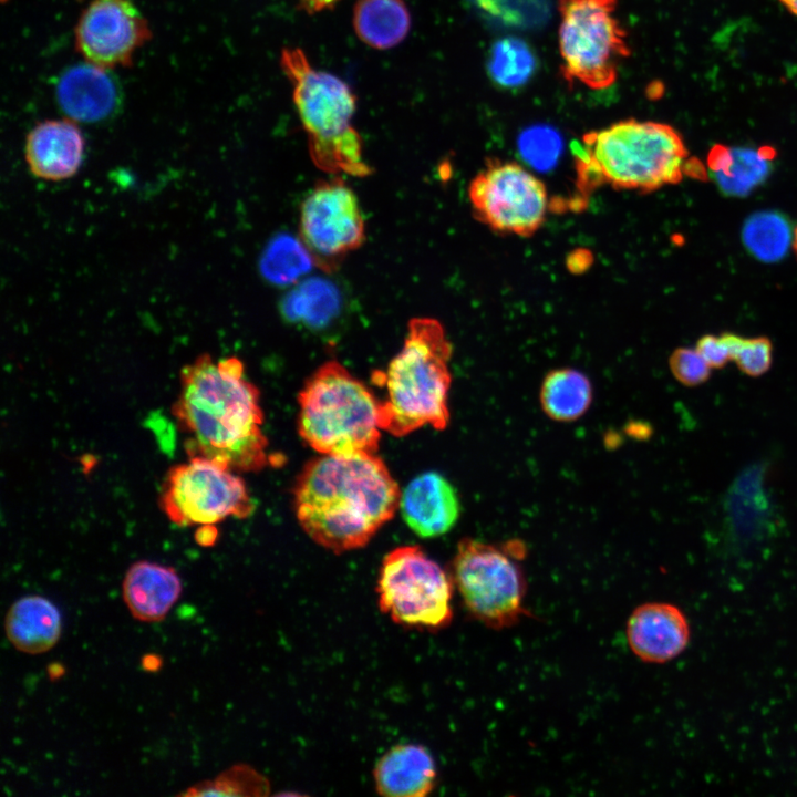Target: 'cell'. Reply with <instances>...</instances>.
<instances>
[{
  "label": "cell",
  "instance_id": "cell-2",
  "mask_svg": "<svg viewBox=\"0 0 797 797\" xmlns=\"http://www.w3.org/2000/svg\"><path fill=\"white\" fill-rule=\"evenodd\" d=\"M400 499L396 482L374 453L322 454L303 466L293 487L300 526L334 553L364 547L392 519Z\"/></svg>",
  "mask_w": 797,
  "mask_h": 797
},
{
  "label": "cell",
  "instance_id": "cell-22",
  "mask_svg": "<svg viewBox=\"0 0 797 797\" xmlns=\"http://www.w3.org/2000/svg\"><path fill=\"white\" fill-rule=\"evenodd\" d=\"M772 153L770 148H729L715 145L708 154V167L722 192L743 196L766 178Z\"/></svg>",
  "mask_w": 797,
  "mask_h": 797
},
{
  "label": "cell",
  "instance_id": "cell-11",
  "mask_svg": "<svg viewBox=\"0 0 797 797\" xmlns=\"http://www.w3.org/2000/svg\"><path fill=\"white\" fill-rule=\"evenodd\" d=\"M468 197L477 218L491 229L529 237L542 225L545 184L515 162H494L470 182Z\"/></svg>",
  "mask_w": 797,
  "mask_h": 797
},
{
  "label": "cell",
  "instance_id": "cell-32",
  "mask_svg": "<svg viewBox=\"0 0 797 797\" xmlns=\"http://www.w3.org/2000/svg\"><path fill=\"white\" fill-rule=\"evenodd\" d=\"M672 375L687 387L702 385L711 377L712 368L694 348H677L669 359Z\"/></svg>",
  "mask_w": 797,
  "mask_h": 797
},
{
  "label": "cell",
  "instance_id": "cell-26",
  "mask_svg": "<svg viewBox=\"0 0 797 797\" xmlns=\"http://www.w3.org/2000/svg\"><path fill=\"white\" fill-rule=\"evenodd\" d=\"M536 69V58L521 39L508 37L498 40L490 50L488 73L500 86L514 89L524 85Z\"/></svg>",
  "mask_w": 797,
  "mask_h": 797
},
{
  "label": "cell",
  "instance_id": "cell-6",
  "mask_svg": "<svg viewBox=\"0 0 797 797\" xmlns=\"http://www.w3.org/2000/svg\"><path fill=\"white\" fill-rule=\"evenodd\" d=\"M301 438L324 455L375 453L381 437L380 401L341 363L328 361L298 396Z\"/></svg>",
  "mask_w": 797,
  "mask_h": 797
},
{
  "label": "cell",
  "instance_id": "cell-15",
  "mask_svg": "<svg viewBox=\"0 0 797 797\" xmlns=\"http://www.w3.org/2000/svg\"><path fill=\"white\" fill-rule=\"evenodd\" d=\"M690 635L684 612L666 602L641 604L627 624L630 649L648 663H665L677 658L687 648Z\"/></svg>",
  "mask_w": 797,
  "mask_h": 797
},
{
  "label": "cell",
  "instance_id": "cell-36",
  "mask_svg": "<svg viewBox=\"0 0 797 797\" xmlns=\"http://www.w3.org/2000/svg\"><path fill=\"white\" fill-rule=\"evenodd\" d=\"M161 658L156 654H146L142 660V666L146 671L155 672L161 667Z\"/></svg>",
  "mask_w": 797,
  "mask_h": 797
},
{
  "label": "cell",
  "instance_id": "cell-31",
  "mask_svg": "<svg viewBox=\"0 0 797 797\" xmlns=\"http://www.w3.org/2000/svg\"><path fill=\"white\" fill-rule=\"evenodd\" d=\"M486 14L511 25H530L544 12V0H470Z\"/></svg>",
  "mask_w": 797,
  "mask_h": 797
},
{
  "label": "cell",
  "instance_id": "cell-4",
  "mask_svg": "<svg viewBox=\"0 0 797 797\" xmlns=\"http://www.w3.org/2000/svg\"><path fill=\"white\" fill-rule=\"evenodd\" d=\"M580 186L609 184L618 189L652 192L679 183L689 152L671 125L624 120L582 137L576 144Z\"/></svg>",
  "mask_w": 797,
  "mask_h": 797
},
{
  "label": "cell",
  "instance_id": "cell-25",
  "mask_svg": "<svg viewBox=\"0 0 797 797\" xmlns=\"http://www.w3.org/2000/svg\"><path fill=\"white\" fill-rule=\"evenodd\" d=\"M313 265V259L300 238L281 234L267 245L260 259V271L269 282L290 284L308 273Z\"/></svg>",
  "mask_w": 797,
  "mask_h": 797
},
{
  "label": "cell",
  "instance_id": "cell-29",
  "mask_svg": "<svg viewBox=\"0 0 797 797\" xmlns=\"http://www.w3.org/2000/svg\"><path fill=\"white\" fill-rule=\"evenodd\" d=\"M731 359L746 375L758 377L764 375L773 363V344L767 337L745 338L732 332L723 333Z\"/></svg>",
  "mask_w": 797,
  "mask_h": 797
},
{
  "label": "cell",
  "instance_id": "cell-12",
  "mask_svg": "<svg viewBox=\"0 0 797 797\" xmlns=\"http://www.w3.org/2000/svg\"><path fill=\"white\" fill-rule=\"evenodd\" d=\"M299 234L314 265L327 272L362 246L365 226L359 200L341 178L319 182L304 198Z\"/></svg>",
  "mask_w": 797,
  "mask_h": 797
},
{
  "label": "cell",
  "instance_id": "cell-14",
  "mask_svg": "<svg viewBox=\"0 0 797 797\" xmlns=\"http://www.w3.org/2000/svg\"><path fill=\"white\" fill-rule=\"evenodd\" d=\"M54 96L65 117L85 124L113 118L121 111L124 97L111 69L87 61L70 65L60 73Z\"/></svg>",
  "mask_w": 797,
  "mask_h": 797
},
{
  "label": "cell",
  "instance_id": "cell-8",
  "mask_svg": "<svg viewBox=\"0 0 797 797\" xmlns=\"http://www.w3.org/2000/svg\"><path fill=\"white\" fill-rule=\"evenodd\" d=\"M517 550L515 544L498 547L469 538L457 546L452 562L454 586L470 615L489 628L511 627L527 613Z\"/></svg>",
  "mask_w": 797,
  "mask_h": 797
},
{
  "label": "cell",
  "instance_id": "cell-13",
  "mask_svg": "<svg viewBox=\"0 0 797 797\" xmlns=\"http://www.w3.org/2000/svg\"><path fill=\"white\" fill-rule=\"evenodd\" d=\"M149 38L147 21L132 0H91L75 27L77 51L106 69L131 64Z\"/></svg>",
  "mask_w": 797,
  "mask_h": 797
},
{
  "label": "cell",
  "instance_id": "cell-18",
  "mask_svg": "<svg viewBox=\"0 0 797 797\" xmlns=\"http://www.w3.org/2000/svg\"><path fill=\"white\" fill-rule=\"evenodd\" d=\"M182 589L180 578L174 568L147 560L133 563L122 584L127 609L143 622L162 621L180 597Z\"/></svg>",
  "mask_w": 797,
  "mask_h": 797
},
{
  "label": "cell",
  "instance_id": "cell-5",
  "mask_svg": "<svg viewBox=\"0 0 797 797\" xmlns=\"http://www.w3.org/2000/svg\"><path fill=\"white\" fill-rule=\"evenodd\" d=\"M280 65L308 137L314 165L329 174H371L363 161L362 137L353 126L356 96L339 76L315 69L300 48H284Z\"/></svg>",
  "mask_w": 797,
  "mask_h": 797
},
{
  "label": "cell",
  "instance_id": "cell-38",
  "mask_svg": "<svg viewBox=\"0 0 797 797\" xmlns=\"http://www.w3.org/2000/svg\"><path fill=\"white\" fill-rule=\"evenodd\" d=\"M793 247H794V249H795V251H796V253H797V227H796L795 230H794Z\"/></svg>",
  "mask_w": 797,
  "mask_h": 797
},
{
  "label": "cell",
  "instance_id": "cell-21",
  "mask_svg": "<svg viewBox=\"0 0 797 797\" xmlns=\"http://www.w3.org/2000/svg\"><path fill=\"white\" fill-rule=\"evenodd\" d=\"M353 29L368 46L389 50L398 45L411 29V13L404 0H356Z\"/></svg>",
  "mask_w": 797,
  "mask_h": 797
},
{
  "label": "cell",
  "instance_id": "cell-30",
  "mask_svg": "<svg viewBox=\"0 0 797 797\" xmlns=\"http://www.w3.org/2000/svg\"><path fill=\"white\" fill-rule=\"evenodd\" d=\"M561 144L557 131L546 125L529 127L518 139L521 156L532 167L540 169L555 165L561 152Z\"/></svg>",
  "mask_w": 797,
  "mask_h": 797
},
{
  "label": "cell",
  "instance_id": "cell-34",
  "mask_svg": "<svg viewBox=\"0 0 797 797\" xmlns=\"http://www.w3.org/2000/svg\"><path fill=\"white\" fill-rule=\"evenodd\" d=\"M299 7L309 14L333 9L341 0H296Z\"/></svg>",
  "mask_w": 797,
  "mask_h": 797
},
{
  "label": "cell",
  "instance_id": "cell-27",
  "mask_svg": "<svg viewBox=\"0 0 797 797\" xmlns=\"http://www.w3.org/2000/svg\"><path fill=\"white\" fill-rule=\"evenodd\" d=\"M743 240L752 255L764 261L778 260L793 244L787 220L775 213L752 216L744 226Z\"/></svg>",
  "mask_w": 797,
  "mask_h": 797
},
{
  "label": "cell",
  "instance_id": "cell-16",
  "mask_svg": "<svg viewBox=\"0 0 797 797\" xmlns=\"http://www.w3.org/2000/svg\"><path fill=\"white\" fill-rule=\"evenodd\" d=\"M84 136L76 122L65 117L45 120L27 135L25 162L38 178L60 182L74 176L84 156Z\"/></svg>",
  "mask_w": 797,
  "mask_h": 797
},
{
  "label": "cell",
  "instance_id": "cell-23",
  "mask_svg": "<svg viewBox=\"0 0 797 797\" xmlns=\"http://www.w3.org/2000/svg\"><path fill=\"white\" fill-rule=\"evenodd\" d=\"M591 402V382L576 369L561 368L550 371L541 383V408L555 421L571 422L579 418Z\"/></svg>",
  "mask_w": 797,
  "mask_h": 797
},
{
  "label": "cell",
  "instance_id": "cell-17",
  "mask_svg": "<svg viewBox=\"0 0 797 797\" xmlns=\"http://www.w3.org/2000/svg\"><path fill=\"white\" fill-rule=\"evenodd\" d=\"M400 507L405 522L423 538L446 534L460 514L455 488L435 472L423 473L411 480L401 493Z\"/></svg>",
  "mask_w": 797,
  "mask_h": 797
},
{
  "label": "cell",
  "instance_id": "cell-10",
  "mask_svg": "<svg viewBox=\"0 0 797 797\" xmlns=\"http://www.w3.org/2000/svg\"><path fill=\"white\" fill-rule=\"evenodd\" d=\"M161 505L178 526L215 525L227 517L245 518L253 510L242 479L205 457L192 456L169 469Z\"/></svg>",
  "mask_w": 797,
  "mask_h": 797
},
{
  "label": "cell",
  "instance_id": "cell-3",
  "mask_svg": "<svg viewBox=\"0 0 797 797\" xmlns=\"http://www.w3.org/2000/svg\"><path fill=\"white\" fill-rule=\"evenodd\" d=\"M451 355L452 345L437 320L415 318L408 322L401 351L386 371L373 374L374 382L386 391L380 401L383 431L401 437L424 425L438 431L447 426Z\"/></svg>",
  "mask_w": 797,
  "mask_h": 797
},
{
  "label": "cell",
  "instance_id": "cell-33",
  "mask_svg": "<svg viewBox=\"0 0 797 797\" xmlns=\"http://www.w3.org/2000/svg\"><path fill=\"white\" fill-rule=\"evenodd\" d=\"M695 349L712 369H721L732 361L731 351L723 333L702 335L697 340Z\"/></svg>",
  "mask_w": 797,
  "mask_h": 797
},
{
  "label": "cell",
  "instance_id": "cell-37",
  "mask_svg": "<svg viewBox=\"0 0 797 797\" xmlns=\"http://www.w3.org/2000/svg\"><path fill=\"white\" fill-rule=\"evenodd\" d=\"M786 9L797 17V0H779Z\"/></svg>",
  "mask_w": 797,
  "mask_h": 797
},
{
  "label": "cell",
  "instance_id": "cell-20",
  "mask_svg": "<svg viewBox=\"0 0 797 797\" xmlns=\"http://www.w3.org/2000/svg\"><path fill=\"white\" fill-rule=\"evenodd\" d=\"M62 630L61 614L49 599L38 594L21 597L8 609L4 632L9 642L20 652L41 654L59 641Z\"/></svg>",
  "mask_w": 797,
  "mask_h": 797
},
{
  "label": "cell",
  "instance_id": "cell-1",
  "mask_svg": "<svg viewBox=\"0 0 797 797\" xmlns=\"http://www.w3.org/2000/svg\"><path fill=\"white\" fill-rule=\"evenodd\" d=\"M186 449L234 472H256L269 463L258 389L237 358L199 355L184 366L173 407Z\"/></svg>",
  "mask_w": 797,
  "mask_h": 797
},
{
  "label": "cell",
  "instance_id": "cell-35",
  "mask_svg": "<svg viewBox=\"0 0 797 797\" xmlns=\"http://www.w3.org/2000/svg\"><path fill=\"white\" fill-rule=\"evenodd\" d=\"M217 538V530L213 525H206L201 526V528L196 534V540L201 546H211L214 545L215 540Z\"/></svg>",
  "mask_w": 797,
  "mask_h": 797
},
{
  "label": "cell",
  "instance_id": "cell-9",
  "mask_svg": "<svg viewBox=\"0 0 797 797\" xmlns=\"http://www.w3.org/2000/svg\"><path fill=\"white\" fill-rule=\"evenodd\" d=\"M453 589L452 576L421 547L402 546L383 558L377 603L397 624L435 631L452 621Z\"/></svg>",
  "mask_w": 797,
  "mask_h": 797
},
{
  "label": "cell",
  "instance_id": "cell-28",
  "mask_svg": "<svg viewBox=\"0 0 797 797\" xmlns=\"http://www.w3.org/2000/svg\"><path fill=\"white\" fill-rule=\"evenodd\" d=\"M269 783L248 765H235L213 780H204L179 794L185 796H265Z\"/></svg>",
  "mask_w": 797,
  "mask_h": 797
},
{
  "label": "cell",
  "instance_id": "cell-7",
  "mask_svg": "<svg viewBox=\"0 0 797 797\" xmlns=\"http://www.w3.org/2000/svg\"><path fill=\"white\" fill-rule=\"evenodd\" d=\"M617 0H559V51L567 82L610 87L631 51L614 13Z\"/></svg>",
  "mask_w": 797,
  "mask_h": 797
},
{
  "label": "cell",
  "instance_id": "cell-24",
  "mask_svg": "<svg viewBox=\"0 0 797 797\" xmlns=\"http://www.w3.org/2000/svg\"><path fill=\"white\" fill-rule=\"evenodd\" d=\"M337 287L323 278H308L297 284L282 300L286 319L310 328L329 324L340 310Z\"/></svg>",
  "mask_w": 797,
  "mask_h": 797
},
{
  "label": "cell",
  "instance_id": "cell-19",
  "mask_svg": "<svg viewBox=\"0 0 797 797\" xmlns=\"http://www.w3.org/2000/svg\"><path fill=\"white\" fill-rule=\"evenodd\" d=\"M373 777L382 796L424 797L435 786V762L422 745L398 744L379 759Z\"/></svg>",
  "mask_w": 797,
  "mask_h": 797
}]
</instances>
